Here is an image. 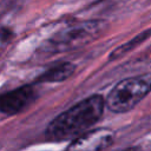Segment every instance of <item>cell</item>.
<instances>
[{"label": "cell", "instance_id": "cell-1", "mask_svg": "<svg viewBox=\"0 0 151 151\" xmlns=\"http://www.w3.org/2000/svg\"><path fill=\"white\" fill-rule=\"evenodd\" d=\"M105 100L99 94L90 96L55 117L46 127L50 140L73 139L97 123L104 112Z\"/></svg>", "mask_w": 151, "mask_h": 151}, {"label": "cell", "instance_id": "cell-2", "mask_svg": "<svg viewBox=\"0 0 151 151\" xmlns=\"http://www.w3.org/2000/svg\"><path fill=\"white\" fill-rule=\"evenodd\" d=\"M103 20H87L64 28L53 35L42 46L45 53H63L85 46L97 39L105 31Z\"/></svg>", "mask_w": 151, "mask_h": 151}, {"label": "cell", "instance_id": "cell-3", "mask_svg": "<svg viewBox=\"0 0 151 151\" xmlns=\"http://www.w3.org/2000/svg\"><path fill=\"white\" fill-rule=\"evenodd\" d=\"M151 91V74L130 77L120 80L109 93L105 105L116 113L133 109Z\"/></svg>", "mask_w": 151, "mask_h": 151}, {"label": "cell", "instance_id": "cell-4", "mask_svg": "<svg viewBox=\"0 0 151 151\" xmlns=\"http://www.w3.org/2000/svg\"><path fill=\"white\" fill-rule=\"evenodd\" d=\"M113 138L114 134L111 130L94 129L73 138L65 151H104L113 143Z\"/></svg>", "mask_w": 151, "mask_h": 151}, {"label": "cell", "instance_id": "cell-5", "mask_svg": "<svg viewBox=\"0 0 151 151\" xmlns=\"http://www.w3.org/2000/svg\"><path fill=\"white\" fill-rule=\"evenodd\" d=\"M35 99V91L31 85L21 86L0 94V112L15 114L27 107Z\"/></svg>", "mask_w": 151, "mask_h": 151}, {"label": "cell", "instance_id": "cell-6", "mask_svg": "<svg viewBox=\"0 0 151 151\" xmlns=\"http://www.w3.org/2000/svg\"><path fill=\"white\" fill-rule=\"evenodd\" d=\"M76 71V65L72 63H59L45 72H42L38 78V83H60L70 78Z\"/></svg>", "mask_w": 151, "mask_h": 151}, {"label": "cell", "instance_id": "cell-7", "mask_svg": "<svg viewBox=\"0 0 151 151\" xmlns=\"http://www.w3.org/2000/svg\"><path fill=\"white\" fill-rule=\"evenodd\" d=\"M150 37H151V28L143 31L142 33H139L138 35H136L134 38H132L131 40H129L127 42L120 45V46L117 47L114 51H112L111 54H110V60H114V59L122 58L124 54L129 53L131 50H133V48H136L137 46H139L142 42H144V41H145L146 39H149Z\"/></svg>", "mask_w": 151, "mask_h": 151}, {"label": "cell", "instance_id": "cell-8", "mask_svg": "<svg viewBox=\"0 0 151 151\" xmlns=\"http://www.w3.org/2000/svg\"><path fill=\"white\" fill-rule=\"evenodd\" d=\"M124 151H140V149L139 147H129V149H125Z\"/></svg>", "mask_w": 151, "mask_h": 151}]
</instances>
